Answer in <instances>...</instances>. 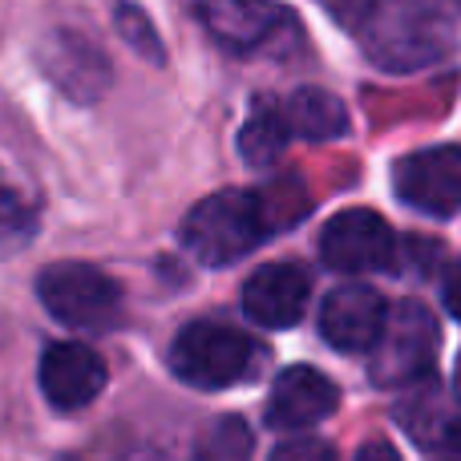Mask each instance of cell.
I'll return each mask as SVG.
<instances>
[{
	"label": "cell",
	"mask_w": 461,
	"mask_h": 461,
	"mask_svg": "<svg viewBox=\"0 0 461 461\" xmlns=\"http://www.w3.org/2000/svg\"><path fill=\"white\" fill-rule=\"evenodd\" d=\"M308 215V194L300 183H279L267 191H219L194 203L183 219V247L207 267H227L276 230Z\"/></svg>",
	"instance_id": "cell-1"
},
{
	"label": "cell",
	"mask_w": 461,
	"mask_h": 461,
	"mask_svg": "<svg viewBox=\"0 0 461 461\" xmlns=\"http://www.w3.org/2000/svg\"><path fill=\"white\" fill-rule=\"evenodd\" d=\"M37 295L45 312L77 332H110L122 320V292L89 263H53L41 271Z\"/></svg>",
	"instance_id": "cell-2"
},
{
	"label": "cell",
	"mask_w": 461,
	"mask_h": 461,
	"mask_svg": "<svg viewBox=\"0 0 461 461\" xmlns=\"http://www.w3.org/2000/svg\"><path fill=\"white\" fill-rule=\"evenodd\" d=\"M433 357H438V320H433V312L417 300H401L384 316V328L373 344V357H368V376L381 389L413 384L421 376H429Z\"/></svg>",
	"instance_id": "cell-3"
},
{
	"label": "cell",
	"mask_w": 461,
	"mask_h": 461,
	"mask_svg": "<svg viewBox=\"0 0 461 461\" xmlns=\"http://www.w3.org/2000/svg\"><path fill=\"white\" fill-rule=\"evenodd\" d=\"M255 360V344L239 328L219 320H194L170 344V368L194 389H227L243 381Z\"/></svg>",
	"instance_id": "cell-4"
},
{
	"label": "cell",
	"mask_w": 461,
	"mask_h": 461,
	"mask_svg": "<svg viewBox=\"0 0 461 461\" xmlns=\"http://www.w3.org/2000/svg\"><path fill=\"white\" fill-rule=\"evenodd\" d=\"M393 255H397V235L368 207L340 211L320 230V259L332 271H348V276L384 271L393 267Z\"/></svg>",
	"instance_id": "cell-5"
},
{
	"label": "cell",
	"mask_w": 461,
	"mask_h": 461,
	"mask_svg": "<svg viewBox=\"0 0 461 461\" xmlns=\"http://www.w3.org/2000/svg\"><path fill=\"white\" fill-rule=\"evenodd\" d=\"M393 186L397 199L421 215H454L461 211V146H433L401 158Z\"/></svg>",
	"instance_id": "cell-6"
},
{
	"label": "cell",
	"mask_w": 461,
	"mask_h": 461,
	"mask_svg": "<svg viewBox=\"0 0 461 461\" xmlns=\"http://www.w3.org/2000/svg\"><path fill=\"white\" fill-rule=\"evenodd\" d=\"M186 5L207 24L211 37L239 53L271 45L284 29H292V13L276 0H186Z\"/></svg>",
	"instance_id": "cell-7"
},
{
	"label": "cell",
	"mask_w": 461,
	"mask_h": 461,
	"mask_svg": "<svg viewBox=\"0 0 461 461\" xmlns=\"http://www.w3.org/2000/svg\"><path fill=\"white\" fill-rule=\"evenodd\" d=\"M41 69L49 73L53 86H61L77 102H94L110 86V57L102 53V45L73 29H53L37 49Z\"/></svg>",
	"instance_id": "cell-8"
},
{
	"label": "cell",
	"mask_w": 461,
	"mask_h": 461,
	"mask_svg": "<svg viewBox=\"0 0 461 461\" xmlns=\"http://www.w3.org/2000/svg\"><path fill=\"white\" fill-rule=\"evenodd\" d=\"M368 53L384 69H417V65L433 61L441 53V21L438 16H421L413 8H384L373 16L365 32Z\"/></svg>",
	"instance_id": "cell-9"
},
{
	"label": "cell",
	"mask_w": 461,
	"mask_h": 461,
	"mask_svg": "<svg viewBox=\"0 0 461 461\" xmlns=\"http://www.w3.org/2000/svg\"><path fill=\"white\" fill-rule=\"evenodd\" d=\"M336 405H340V389H336L320 368L292 365L276 376V384H271L267 425L279 433L312 429V425H320L324 417H332Z\"/></svg>",
	"instance_id": "cell-10"
},
{
	"label": "cell",
	"mask_w": 461,
	"mask_h": 461,
	"mask_svg": "<svg viewBox=\"0 0 461 461\" xmlns=\"http://www.w3.org/2000/svg\"><path fill=\"white\" fill-rule=\"evenodd\" d=\"M389 303L365 284H344L320 303V336L340 352H373L384 328Z\"/></svg>",
	"instance_id": "cell-11"
},
{
	"label": "cell",
	"mask_w": 461,
	"mask_h": 461,
	"mask_svg": "<svg viewBox=\"0 0 461 461\" xmlns=\"http://www.w3.org/2000/svg\"><path fill=\"white\" fill-rule=\"evenodd\" d=\"M105 389V360L97 357L89 344L61 340L49 344L41 357V393L49 397L53 409H86L89 401H97Z\"/></svg>",
	"instance_id": "cell-12"
},
{
	"label": "cell",
	"mask_w": 461,
	"mask_h": 461,
	"mask_svg": "<svg viewBox=\"0 0 461 461\" xmlns=\"http://www.w3.org/2000/svg\"><path fill=\"white\" fill-rule=\"evenodd\" d=\"M308 276L295 263H263L243 284V312L259 328H292L308 308Z\"/></svg>",
	"instance_id": "cell-13"
},
{
	"label": "cell",
	"mask_w": 461,
	"mask_h": 461,
	"mask_svg": "<svg viewBox=\"0 0 461 461\" xmlns=\"http://www.w3.org/2000/svg\"><path fill=\"white\" fill-rule=\"evenodd\" d=\"M292 126H287V113L276 97H255L251 110H247V122L239 130V154H243L251 167H267L292 142Z\"/></svg>",
	"instance_id": "cell-14"
},
{
	"label": "cell",
	"mask_w": 461,
	"mask_h": 461,
	"mask_svg": "<svg viewBox=\"0 0 461 461\" xmlns=\"http://www.w3.org/2000/svg\"><path fill=\"white\" fill-rule=\"evenodd\" d=\"M284 113H287L292 134L308 138V142H328V138H340L344 130H348V110H344V102L316 86L295 89L284 102Z\"/></svg>",
	"instance_id": "cell-15"
},
{
	"label": "cell",
	"mask_w": 461,
	"mask_h": 461,
	"mask_svg": "<svg viewBox=\"0 0 461 461\" xmlns=\"http://www.w3.org/2000/svg\"><path fill=\"white\" fill-rule=\"evenodd\" d=\"M37 235V203L0 175V255H16Z\"/></svg>",
	"instance_id": "cell-16"
},
{
	"label": "cell",
	"mask_w": 461,
	"mask_h": 461,
	"mask_svg": "<svg viewBox=\"0 0 461 461\" xmlns=\"http://www.w3.org/2000/svg\"><path fill=\"white\" fill-rule=\"evenodd\" d=\"M255 433L243 417H219L194 446V461H251Z\"/></svg>",
	"instance_id": "cell-17"
},
{
	"label": "cell",
	"mask_w": 461,
	"mask_h": 461,
	"mask_svg": "<svg viewBox=\"0 0 461 461\" xmlns=\"http://www.w3.org/2000/svg\"><path fill=\"white\" fill-rule=\"evenodd\" d=\"M118 29H122V37H130V45H134L138 53L162 65V57H167V53H162V41L154 37V29H150V21L142 16V8L122 5L118 8Z\"/></svg>",
	"instance_id": "cell-18"
},
{
	"label": "cell",
	"mask_w": 461,
	"mask_h": 461,
	"mask_svg": "<svg viewBox=\"0 0 461 461\" xmlns=\"http://www.w3.org/2000/svg\"><path fill=\"white\" fill-rule=\"evenodd\" d=\"M271 461H336V449L320 438H287L276 446Z\"/></svg>",
	"instance_id": "cell-19"
},
{
	"label": "cell",
	"mask_w": 461,
	"mask_h": 461,
	"mask_svg": "<svg viewBox=\"0 0 461 461\" xmlns=\"http://www.w3.org/2000/svg\"><path fill=\"white\" fill-rule=\"evenodd\" d=\"M433 454L441 461H461V421H441L433 429Z\"/></svg>",
	"instance_id": "cell-20"
},
{
	"label": "cell",
	"mask_w": 461,
	"mask_h": 461,
	"mask_svg": "<svg viewBox=\"0 0 461 461\" xmlns=\"http://www.w3.org/2000/svg\"><path fill=\"white\" fill-rule=\"evenodd\" d=\"M446 308L461 320V259L449 267V276H446Z\"/></svg>",
	"instance_id": "cell-21"
},
{
	"label": "cell",
	"mask_w": 461,
	"mask_h": 461,
	"mask_svg": "<svg viewBox=\"0 0 461 461\" xmlns=\"http://www.w3.org/2000/svg\"><path fill=\"white\" fill-rule=\"evenodd\" d=\"M352 461H401V457H397V449H393L389 441H368V446L360 449Z\"/></svg>",
	"instance_id": "cell-22"
},
{
	"label": "cell",
	"mask_w": 461,
	"mask_h": 461,
	"mask_svg": "<svg viewBox=\"0 0 461 461\" xmlns=\"http://www.w3.org/2000/svg\"><path fill=\"white\" fill-rule=\"evenodd\" d=\"M454 384H457V397H461V357H457V373H454Z\"/></svg>",
	"instance_id": "cell-23"
}]
</instances>
